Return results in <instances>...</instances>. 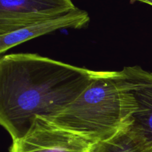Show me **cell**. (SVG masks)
<instances>
[{"instance_id": "4", "label": "cell", "mask_w": 152, "mask_h": 152, "mask_svg": "<svg viewBox=\"0 0 152 152\" xmlns=\"http://www.w3.org/2000/svg\"><path fill=\"white\" fill-rule=\"evenodd\" d=\"M76 8L72 0H0V35Z\"/></svg>"}, {"instance_id": "3", "label": "cell", "mask_w": 152, "mask_h": 152, "mask_svg": "<svg viewBox=\"0 0 152 152\" xmlns=\"http://www.w3.org/2000/svg\"><path fill=\"white\" fill-rule=\"evenodd\" d=\"M92 144L37 117L28 133L13 140L9 152H89Z\"/></svg>"}, {"instance_id": "7", "label": "cell", "mask_w": 152, "mask_h": 152, "mask_svg": "<svg viewBox=\"0 0 152 152\" xmlns=\"http://www.w3.org/2000/svg\"><path fill=\"white\" fill-rule=\"evenodd\" d=\"M89 152H152V144L130 125L113 137L92 144Z\"/></svg>"}, {"instance_id": "8", "label": "cell", "mask_w": 152, "mask_h": 152, "mask_svg": "<svg viewBox=\"0 0 152 152\" xmlns=\"http://www.w3.org/2000/svg\"><path fill=\"white\" fill-rule=\"evenodd\" d=\"M131 1H132V2H134V1H140V2L145 3V4L152 5V0H131Z\"/></svg>"}, {"instance_id": "2", "label": "cell", "mask_w": 152, "mask_h": 152, "mask_svg": "<svg viewBox=\"0 0 152 152\" xmlns=\"http://www.w3.org/2000/svg\"><path fill=\"white\" fill-rule=\"evenodd\" d=\"M135 99L118 71H95L84 91L63 111L47 119L91 144L113 137L133 123Z\"/></svg>"}, {"instance_id": "6", "label": "cell", "mask_w": 152, "mask_h": 152, "mask_svg": "<svg viewBox=\"0 0 152 152\" xmlns=\"http://www.w3.org/2000/svg\"><path fill=\"white\" fill-rule=\"evenodd\" d=\"M89 21L90 17L88 12L77 7L65 14L45 19L13 32L0 35V53H5L18 45L53 31L63 28H84Z\"/></svg>"}, {"instance_id": "1", "label": "cell", "mask_w": 152, "mask_h": 152, "mask_svg": "<svg viewBox=\"0 0 152 152\" xmlns=\"http://www.w3.org/2000/svg\"><path fill=\"white\" fill-rule=\"evenodd\" d=\"M95 71L35 53L0 59V124L12 140L28 133L37 117L50 119L88 87Z\"/></svg>"}, {"instance_id": "5", "label": "cell", "mask_w": 152, "mask_h": 152, "mask_svg": "<svg viewBox=\"0 0 152 152\" xmlns=\"http://www.w3.org/2000/svg\"><path fill=\"white\" fill-rule=\"evenodd\" d=\"M118 74L136 102L131 126L152 144V73L135 65L125 67Z\"/></svg>"}]
</instances>
